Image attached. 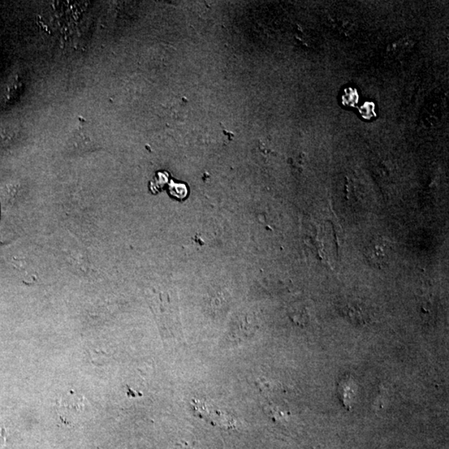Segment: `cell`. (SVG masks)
I'll list each match as a JSON object with an SVG mask.
<instances>
[{
    "mask_svg": "<svg viewBox=\"0 0 449 449\" xmlns=\"http://www.w3.org/2000/svg\"><path fill=\"white\" fill-rule=\"evenodd\" d=\"M87 404L84 396L71 391L59 401L58 413L61 420H69V418L77 417L84 413Z\"/></svg>",
    "mask_w": 449,
    "mask_h": 449,
    "instance_id": "obj_1",
    "label": "cell"
},
{
    "mask_svg": "<svg viewBox=\"0 0 449 449\" xmlns=\"http://www.w3.org/2000/svg\"><path fill=\"white\" fill-rule=\"evenodd\" d=\"M388 252H390V248L388 244L382 241H374L367 249L366 257L371 264L381 268L382 266L388 262Z\"/></svg>",
    "mask_w": 449,
    "mask_h": 449,
    "instance_id": "obj_2",
    "label": "cell"
},
{
    "mask_svg": "<svg viewBox=\"0 0 449 449\" xmlns=\"http://www.w3.org/2000/svg\"><path fill=\"white\" fill-rule=\"evenodd\" d=\"M4 442H6V439L3 437V431L0 429V448L3 446Z\"/></svg>",
    "mask_w": 449,
    "mask_h": 449,
    "instance_id": "obj_3",
    "label": "cell"
}]
</instances>
